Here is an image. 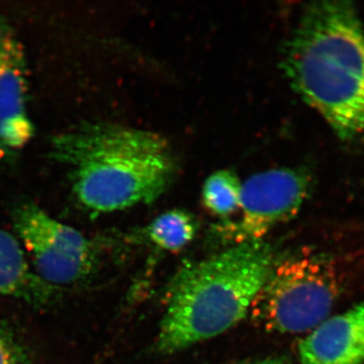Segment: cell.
Instances as JSON below:
<instances>
[{
    "label": "cell",
    "instance_id": "52a82bcc",
    "mask_svg": "<svg viewBox=\"0 0 364 364\" xmlns=\"http://www.w3.org/2000/svg\"><path fill=\"white\" fill-rule=\"evenodd\" d=\"M33 135L25 54L9 26L0 21V152L23 149Z\"/></svg>",
    "mask_w": 364,
    "mask_h": 364
},
{
    "label": "cell",
    "instance_id": "9c48e42d",
    "mask_svg": "<svg viewBox=\"0 0 364 364\" xmlns=\"http://www.w3.org/2000/svg\"><path fill=\"white\" fill-rule=\"evenodd\" d=\"M58 289L36 274L18 239L0 229V296L42 306L56 298Z\"/></svg>",
    "mask_w": 364,
    "mask_h": 364
},
{
    "label": "cell",
    "instance_id": "7a4b0ae2",
    "mask_svg": "<svg viewBox=\"0 0 364 364\" xmlns=\"http://www.w3.org/2000/svg\"><path fill=\"white\" fill-rule=\"evenodd\" d=\"M282 66L338 138L364 135V25L352 2L309 4L284 47Z\"/></svg>",
    "mask_w": 364,
    "mask_h": 364
},
{
    "label": "cell",
    "instance_id": "7c38bea8",
    "mask_svg": "<svg viewBox=\"0 0 364 364\" xmlns=\"http://www.w3.org/2000/svg\"><path fill=\"white\" fill-rule=\"evenodd\" d=\"M0 364H30L25 350L9 332L0 328Z\"/></svg>",
    "mask_w": 364,
    "mask_h": 364
},
{
    "label": "cell",
    "instance_id": "5b68a950",
    "mask_svg": "<svg viewBox=\"0 0 364 364\" xmlns=\"http://www.w3.org/2000/svg\"><path fill=\"white\" fill-rule=\"evenodd\" d=\"M14 230L32 258L33 272L58 287L85 279L97 267L95 244L32 203L14 210Z\"/></svg>",
    "mask_w": 364,
    "mask_h": 364
},
{
    "label": "cell",
    "instance_id": "8fae6325",
    "mask_svg": "<svg viewBox=\"0 0 364 364\" xmlns=\"http://www.w3.org/2000/svg\"><path fill=\"white\" fill-rule=\"evenodd\" d=\"M242 182L233 170L215 171L203 186V205L219 217H229L240 208Z\"/></svg>",
    "mask_w": 364,
    "mask_h": 364
},
{
    "label": "cell",
    "instance_id": "4fadbf2b",
    "mask_svg": "<svg viewBox=\"0 0 364 364\" xmlns=\"http://www.w3.org/2000/svg\"><path fill=\"white\" fill-rule=\"evenodd\" d=\"M244 364H291L287 359L282 358H269L265 359H260V360L253 361V363H244Z\"/></svg>",
    "mask_w": 364,
    "mask_h": 364
},
{
    "label": "cell",
    "instance_id": "3957f363",
    "mask_svg": "<svg viewBox=\"0 0 364 364\" xmlns=\"http://www.w3.org/2000/svg\"><path fill=\"white\" fill-rule=\"evenodd\" d=\"M275 261L272 245L249 241L184 267L170 287L158 350L176 353L238 324Z\"/></svg>",
    "mask_w": 364,
    "mask_h": 364
},
{
    "label": "cell",
    "instance_id": "8992f818",
    "mask_svg": "<svg viewBox=\"0 0 364 364\" xmlns=\"http://www.w3.org/2000/svg\"><path fill=\"white\" fill-rule=\"evenodd\" d=\"M312 189L306 170L277 168L259 172L242 182L241 218L230 225L236 244L261 241L277 225L298 214Z\"/></svg>",
    "mask_w": 364,
    "mask_h": 364
},
{
    "label": "cell",
    "instance_id": "ba28073f",
    "mask_svg": "<svg viewBox=\"0 0 364 364\" xmlns=\"http://www.w3.org/2000/svg\"><path fill=\"white\" fill-rule=\"evenodd\" d=\"M299 353L303 364H364V301L323 321Z\"/></svg>",
    "mask_w": 364,
    "mask_h": 364
},
{
    "label": "cell",
    "instance_id": "6da1fadb",
    "mask_svg": "<svg viewBox=\"0 0 364 364\" xmlns=\"http://www.w3.org/2000/svg\"><path fill=\"white\" fill-rule=\"evenodd\" d=\"M51 153L67 170L77 202L95 215L155 202L178 170L161 136L117 124L74 127L53 139Z\"/></svg>",
    "mask_w": 364,
    "mask_h": 364
},
{
    "label": "cell",
    "instance_id": "30bf717a",
    "mask_svg": "<svg viewBox=\"0 0 364 364\" xmlns=\"http://www.w3.org/2000/svg\"><path fill=\"white\" fill-rule=\"evenodd\" d=\"M198 224L186 210H171L158 215L146 229L152 243L166 251H179L195 238Z\"/></svg>",
    "mask_w": 364,
    "mask_h": 364
},
{
    "label": "cell",
    "instance_id": "277c9868",
    "mask_svg": "<svg viewBox=\"0 0 364 364\" xmlns=\"http://www.w3.org/2000/svg\"><path fill=\"white\" fill-rule=\"evenodd\" d=\"M339 294L332 267L317 256L275 261L254 299V321L268 332L312 331L331 312Z\"/></svg>",
    "mask_w": 364,
    "mask_h": 364
}]
</instances>
